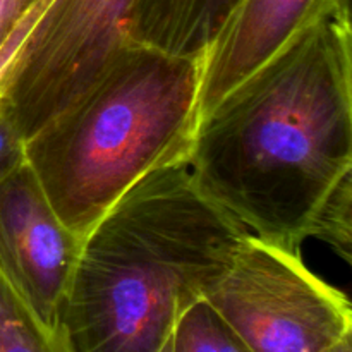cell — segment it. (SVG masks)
Here are the masks:
<instances>
[{
    "mask_svg": "<svg viewBox=\"0 0 352 352\" xmlns=\"http://www.w3.org/2000/svg\"><path fill=\"white\" fill-rule=\"evenodd\" d=\"M192 182L246 232L299 253L352 175L351 0H337L201 113Z\"/></svg>",
    "mask_w": 352,
    "mask_h": 352,
    "instance_id": "1",
    "label": "cell"
},
{
    "mask_svg": "<svg viewBox=\"0 0 352 352\" xmlns=\"http://www.w3.org/2000/svg\"><path fill=\"white\" fill-rule=\"evenodd\" d=\"M246 234L188 162L144 175L79 244L60 313L69 352H158Z\"/></svg>",
    "mask_w": 352,
    "mask_h": 352,
    "instance_id": "2",
    "label": "cell"
},
{
    "mask_svg": "<svg viewBox=\"0 0 352 352\" xmlns=\"http://www.w3.org/2000/svg\"><path fill=\"white\" fill-rule=\"evenodd\" d=\"M203 57L127 38L93 81L24 141L26 164L79 239L138 181L188 162L201 117Z\"/></svg>",
    "mask_w": 352,
    "mask_h": 352,
    "instance_id": "3",
    "label": "cell"
},
{
    "mask_svg": "<svg viewBox=\"0 0 352 352\" xmlns=\"http://www.w3.org/2000/svg\"><path fill=\"white\" fill-rule=\"evenodd\" d=\"M201 299L246 352H330L352 336L349 298L299 253L253 234L234 248Z\"/></svg>",
    "mask_w": 352,
    "mask_h": 352,
    "instance_id": "4",
    "label": "cell"
},
{
    "mask_svg": "<svg viewBox=\"0 0 352 352\" xmlns=\"http://www.w3.org/2000/svg\"><path fill=\"white\" fill-rule=\"evenodd\" d=\"M134 0H47L0 89L24 141L69 105L127 40Z\"/></svg>",
    "mask_w": 352,
    "mask_h": 352,
    "instance_id": "5",
    "label": "cell"
},
{
    "mask_svg": "<svg viewBox=\"0 0 352 352\" xmlns=\"http://www.w3.org/2000/svg\"><path fill=\"white\" fill-rule=\"evenodd\" d=\"M79 244L28 164L0 184V258L41 320L57 332Z\"/></svg>",
    "mask_w": 352,
    "mask_h": 352,
    "instance_id": "6",
    "label": "cell"
},
{
    "mask_svg": "<svg viewBox=\"0 0 352 352\" xmlns=\"http://www.w3.org/2000/svg\"><path fill=\"white\" fill-rule=\"evenodd\" d=\"M337 0H239L201 64V113Z\"/></svg>",
    "mask_w": 352,
    "mask_h": 352,
    "instance_id": "7",
    "label": "cell"
},
{
    "mask_svg": "<svg viewBox=\"0 0 352 352\" xmlns=\"http://www.w3.org/2000/svg\"><path fill=\"white\" fill-rule=\"evenodd\" d=\"M239 0H134L127 36L186 57H205Z\"/></svg>",
    "mask_w": 352,
    "mask_h": 352,
    "instance_id": "8",
    "label": "cell"
},
{
    "mask_svg": "<svg viewBox=\"0 0 352 352\" xmlns=\"http://www.w3.org/2000/svg\"><path fill=\"white\" fill-rule=\"evenodd\" d=\"M0 352H69L64 333L50 329L0 258Z\"/></svg>",
    "mask_w": 352,
    "mask_h": 352,
    "instance_id": "9",
    "label": "cell"
},
{
    "mask_svg": "<svg viewBox=\"0 0 352 352\" xmlns=\"http://www.w3.org/2000/svg\"><path fill=\"white\" fill-rule=\"evenodd\" d=\"M172 352H246L222 320L196 299L182 309L174 327Z\"/></svg>",
    "mask_w": 352,
    "mask_h": 352,
    "instance_id": "10",
    "label": "cell"
},
{
    "mask_svg": "<svg viewBox=\"0 0 352 352\" xmlns=\"http://www.w3.org/2000/svg\"><path fill=\"white\" fill-rule=\"evenodd\" d=\"M315 239L329 244L347 265L352 248V175L344 179L323 206L316 222Z\"/></svg>",
    "mask_w": 352,
    "mask_h": 352,
    "instance_id": "11",
    "label": "cell"
},
{
    "mask_svg": "<svg viewBox=\"0 0 352 352\" xmlns=\"http://www.w3.org/2000/svg\"><path fill=\"white\" fill-rule=\"evenodd\" d=\"M26 164L24 138L16 122L0 103V184Z\"/></svg>",
    "mask_w": 352,
    "mask_h": 352,
    "instance_id": "12",
    "label": "cell"
},
{
    "mask_svg": "<svg viewBox=\"0 0 352 352\" xmlns=\"http://www.w3.org/2000/svg\"><path fill=\"white\" fill-rule=\"evenodd\" d=\"M45 2H47V0H28L26 2V9H24L23 16H21L19 23H17V26L14 28L12 34H10V38L7 40L2 54H0V89H2V85L3 81H6L7 72H9L17 52L21 50L24 40H26L31 28H33L34 21H36V17L40 16Z\"/></svg>",
    "mask_w": 352,
    "mask_h": 352,
    "instance_id": "13",
    "label": "cell"
},
{
    "mask_svg": "<svg viewBox=\"0 0 352 352\" xmlns=\"http://www.w3.org/2000/svg\"><path fill=\"white\" fill-rule=\"evenodd\" d=\"M28 0H0V54L19 23Z\"/></svg>",
    "mask_w": 352,
    "mask_h": 352,
    "instance_id": "14",
    "label": "cell"
},
{
    "mask_svg": "<svg viewBox=\"0 0 352 352\" xmlns=\"http://www.w3.org/2000/svg\"><path fill=\"white\" fill-rule=\"evenodd\" d=\"M330 352H352V336L346 337L344 340H340L336 347Z\"/></svg>",
    "mask_w": 352,
    "mask_h": 352,
    "instance_id": "15",
    "label": "cell"
},
{
    "mask_svg": "<svg viewBox=\"0 0 352 352\" xmlns=\"http://www.w3.org/2000/svg\"><path fill=\"white\" fill-rule=\"evenodd\" d=\"M172 344H174V330H172V333L168 336V339L162 344V347L158 349V352H172Z\"/></svg>",
    "mask_w": 352,
    "mask_h": 352,
    "instance_id": "16",
    "label": "cell"
}]
</instances>
